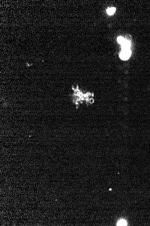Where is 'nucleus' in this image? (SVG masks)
Segmentation results:
<instances>
[{
  "instance_id": "1",
  "label": "nucleus",
  "mask_w": 150,
  "mask_h": 226,
  "mask_svg": "<svg viewBox=\"0 0 150 226\" xmlns=\"http://www.w3.org/2000/svg\"><path fill=\"white\" fill-rule=\"evenodd\" d=\"M131 52L130 50L122 51L120 54V57L122 60H127L130 57Z\"/></svg>"
},
{
  "instance_id": "2",
  "label": "nucleus",
  "mask_w": 150,
  "mask_h": 226,
  "mask_svg": "<svg viewBox=\"0 0 150 226\" xmlns=\"http://www.w3.org/2000/svg\"><path fill=\"white\" fill-rule=\"evenodd\" d=\"M122 47V51L129 50L130 47V43L128 41L125 40L121 44Z\"/></svg>"
},
{
  "instance_id": "3",
  "label": "nucleus",
  "mask_w": 150,
  "mask_h": 226,
  "mask_svg": "<svg viewBox=\"0 0 150 226\" xmlns=\"http://www.w3.org/2000/svg\"><path fill=\"white\" fill-rule=\"evenodd\" d=\"M116 225L117 226H127V223L125 220L122 219L121 220L117 222Z\"/></svg>"
},
{
  "instance_id": "4",
  "label": "nucleus",
  "mask_w": 150,
  "mask_h": 226,
  "mask_svg": "<svg viewBox=\"0 0 150 226\" xmlns=\"http://www.w3.org/2000/svg\"><path fill=\"white\" fill-rule=\"evenodd\" d=\"M115 8L112 7V8H109V9L107 10V14H108L109 15H113V14L115 13Z\"/></svg>"
},
{
  "instance_id": "5",
  "label": "nucleus",
  "mask_w": 150,
  "mask_h": 226,
  "mask_svg": "<svg viewBox=\"0 0 150 226\" xmlns=\"http://www.w3.org/2000/svg\"><path fill=\"white\" fill-rule=\"evenodd\" d=\"M125 40L124 38L122 37H119L118 38H117V41H118V42L120 44H122L123 43V42H124V41Z\"/></svg>"
}]
</instances>
